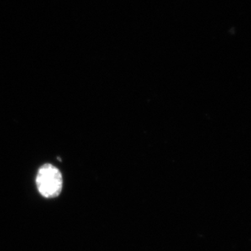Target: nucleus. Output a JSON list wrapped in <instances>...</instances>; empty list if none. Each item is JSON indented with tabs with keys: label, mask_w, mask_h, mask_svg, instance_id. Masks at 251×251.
Returning <instances> with one entry per match:
<instances>
[{
	"label": "nucleus",
	"mask_w": 251,
	"mask_h": 251,
	"mask_svg": "<svg viewBox=\"0 0 251 251\" xmlns=\"http://www.w3.org/2000/svg\"><path fill=\"white\" fill-rule=\"evenodd\" d=\"M36 184L39 193L44 198H56L62 190V175L52 165H44L37 174Z\"/></svg>",
	"instance_id": "obj_1"
}]
</instances>
